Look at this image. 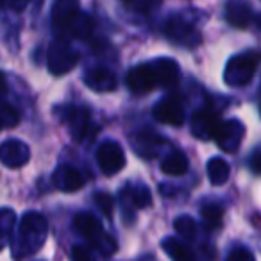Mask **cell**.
<instances>
[{
  "mask_svg": "<svg viewBox=\"0 0 261 261\" xmlns=\"http://www.w3.org/2000/svg\"><path fill=\"white\" fill-rule=\"evenodd\" d=\"M256 25H257V27H259V29H261V13H259V15L256 16Z\"/></svg>",
  "mask_w": 261,
  "mask_h": 261,
  "instance_id": "836d02e7",
  "label": "cell"
},
{
  "mask_svg": "<svg viewBox=\"0 0 261 261\" xmlns=\"http://www.w3.org/2000/svg\"><path fill=\"white\" fill-rule=\"evenodd\" d=\"M97 163L100 170L108 175L118 174L125 167V154L123 149L115 142H106L97 150Z\"/></svg>",
  "mask_w": 261,
  "mask_h": 261,
  "instance_id": "52a82bcc",
  "label": "cell"
},
{
  "mask_svg": "<svg viewBox=\"0 0 261 261\" xmlns=\"http://www.w3.org/2000/svg\"><path fill=\"white\" fill-rule=\"evenodd\" d=\"M254 15L250 6H247L245 2H229L225 6V20H227L231 25L234 27H247L250 22H252Z\"/></svg>",
  "mask_w": 261,
  "mask_h": 261,
  "instance_id": "ac0fdd59",
  "label": "cell"
},
{
  "mask_svg": "<svg viewBox=\"0 0 261 261\" xmlns=\"http://www.w3.org/2000/svg\"><path fill=\"white\" fill-rule=\"evenodd\" d=\"M29 147L20 140H6L0 145V163L8 168H20L29 161Z\"/></svg>",
  "mask_w": 261,
  "mask_h": 261,
  "instance_id": "30bf717a",
  "label": "cell"
},
{
  "mask_svg": "<svg viewBox=\"0 0 261 261\" xmlns=\"http://www.w3.org/2000/svg\"><path fill=\"white\" fill-rule=\"evenodd\" d=\"M161 143H163V140L156 133H152V130H142V133H138L135 136V143L133 145H135L136 154H140L142 158H147V160H152L160 152Z\"/></svg>",
  "mask_w": 261,
  "mask_h": 261,
  "instance_id": "2e32d148",
  "label": "cell"
},
{
  "mask_svg": "<svg viewBox=\"0 0 261 261\" xmlns=\"http://www.w3.org/2000/svg\"><path fill=\"white\" fill-rule=\"evenodd\" d=\"M73 229L79 232L83 238H86L88 242H91L98 250L109 256L115 252L116 245L113 242L111 236H108L102 231V225L98 222L97 217H93L91 213H79L73 218Z\"/></svg>",
  "mask_w": 261,
  "mask_h": 261,
  "instance_id": "3957f363",
  "label": "cell"
},
{
  "mask_svg": "<svg viewBox=\"0 0 261 261\" xmlns=\"http://www.w3.org/2000/svg\"><path fill=\"white\" fill-rule=\"evenodd\" d=\"M161 170L167 175H182L188 172V158L181 150L170 152L161 163Z\"/></svg>",
  "mask_w": 261,
  "mask_h": 261,
  "instance_id": "d6986e66",
  "label": "cell"
},
{
  "mask_svg": "<svg viewBox=\"0 0 261 261\" xmlns=\"http://www.w3.org/2000/svg\"><path fill=\"white\" fill-rule=\"evenodd\" d=\"M0 8H6V2H0Z\"/></svg>",
  "mask_w": 261,
  "mask_h": 261,
  "instance_id": "e575fe53",
  "label": "cell"
},
{
  "mask_svg": "<svg viewBox=\"0 0 261 261\" xmlns=\"http://www.w3.org/2000/svg\"><path fill=\"white\" fill-rule=\"evenodd\" d=\"M8 93V83H6L4 73H0V97Z\"/></svg>",
  "mask_w": 261,
  "mask_h": 261,
  "instance_id": "d6a6232c",
  "label": "cell"
},
{
  "mask_svg": "<svg viewBox=\"0 0 261 261\" xmlns=\"http://www.w3.org/2000/svg\"><path fill=\"white\" fill-rule=\"evenodd\" d=\"M20 122L18 111L8 102L0 100V129L2 127H13Z\"/></svg>",
  "mask_w": 261,
  "mask_h": 261,
  "instance_id": "603a6c76",
  "label": "cell"
},
{
  "mask_svg": "<svg viewBox=\"0 0 261 261\" xmlns=\"http://www.w3.org/2000/svg\"><path fill=\"white\" fill-rule=\"evenodd\" d=\"M13 224H15L13 211L11 210H2V211H0V242H4V240L8 238ZM0 245H2V243H0Z\"/></svg>",
  "mask_w": 261,
  "mask_h": 261,
  "instance_id": "4316f807",
  "label": "cell"
},
{
  "mask_svg": "<svg viewBox=\"0 0 261 261\" xmlns=\"http://www.w3.org/2000/svg\"><path fill=\"white\" fill-rule=\"evenodd\" d=\"M163 33L168 40L175 41L179 45H186V47H195L200 41V34L197 33L195 27L186 22V20L179 18V16L167 20V23L163 27Z\"/></svg>",
  "mask_w": 261,
  "mask_h": 261,
  "instance_id": "8992f818",
  "label": "cell"
},
{
  "mask_svg": "<svg viewBox=\"0 0 261 261\" xmlns=\"http://www.w3.org/2000/svg\"><path fill=\"white\" fill-rule=\"evenodd\" d=\"M72 259L73 261H95V257L86 245H75L72 249Z\"/></svg>",
  "mask_w": 261,
  "mask_h": 261,
  "instance_id": "f546056e",
  "label": "cell"
},
{
  "mask_svg": "<svg viewBox=\"0 0 261 261\" xmlns=\"http://www.w3.org/2000/svg\"><path fill=\"white\" fill-rule=\"evenodd\" d=\"M154 118L160 123H165V125H182L186 120L185 115V108H182V102L179 98L168 97L165 100L158 102L152 109Z\"/></svg>",
  "mask_w": 261,
  "mask_h": 261,
  "instance_id": "ba28073f",
  "label": "cell"
},
{
  "mask_svg": "<svg viewBox=\"0 0 261 261\" xmlns=\"http://www.w3.org/2000/svg\"><path fill=\"white\" fill-rule=\"evenodd\" d=\"M84 83L93 91L108 93V91H113L116 88V77L111 70L98 66V68H91L90 72L84 75Z\"/></svg>",
  "mask_w": 261,
  "mask_h": 261,
  "instance_id": "9a60e30c",
  "label": "cell"
},
{
  "mask_svg": "<svg viewBox=\"0 0 261 261\" xmlns=\"http://www.w3.org/2000/svg\"><path fill=\"white\" fill-rule=\"evenodd\" d=\"M127 86L135 95H145L156 88V79H154L152 68L149 63H142V65H136L129 70Z\"/></svg>",
  "mask_w": 261,
  "mask_h": 261,
  "instance_id": "9c48e42d",
  "label": "cell"
},
{
  "mask_svg": "<svg viewBox=\"0 0 261 261\" xmlns=\"http://www.w3.org/2000/svg\"><path fill=\"white\" fill-rule=\"evenodd\" d=\"M125 8L135 9V11L140 13H150L152 9H156L160 6V2H147V0H130V2H125Z\"/></svg>",
  "mask_w": 261,
  "mask_h": 261,
  "instance_id": "83f0119b",
  "label": "cell"
},
{
  "mask_svg": "<svg viewBox=\"0 0 261 261\" xmlns=\"http://www.w3.org/2000/svg\"><path fill=\"white\" fill-rule=\"evenodd\" d=\"M243 135H245V127L238 120H229V122H222L217 136H215V142L225 152H234L242 143Z\"/></svg>",
  "mask_w": 261,
  "mask_h": 261,
  "instance_id": "8fae6325",
  "label": "cell"
},
{
  "mask_svg": "<svg viewBox=\"0 0 261 261\" xmlns=\"http://www.w3.org/2000/svg\"><path fill=\"white\" fill-rule=\"evenodd\" d=\"M227 261H256V257H254V254L250 252L249 249H245V247H236V249H232L231 252H229Z\"/></svg>",
  "mask_w": 261,
  "mask_h": 261,
  "instance_id": "f1b7e54d",
  "label": "cell"
},
{
  "mask_svg": "<svg viewBox=\"0 0 261 261\" xmlns=\"http://www.w3.org/2000/svg\"><path fill=\"white\" fill-rule=\"evenodd\" d=\"M130 202L135 204L136 207H147L152 204V195H150V190L145 186H140L130 192Z\"/></svg>",
  "mask_w": 261,
  "mask_h": 261,
  "instance_id": "484cf974",
  "label": "cell"
},
{
  "mask_svg": "<svg viewBox=\"0 0 261 261\" xmlns=\"http://www.w3.org/2000/svg\"><path fill=\"white\" fill-rule=\"evenodd\" d=\"M52 182L59 192L72 193L77 192L84 186V177L77 168L70 167V165H61L52 175Z\"/></svg>",
  "mask_w": 261,
  "mask_h": 261,
  "instance_id": "7c38bea8",
  "label": "cell"
},
{
  "mask_svg": "<svg viewBox=\"0 0 261 261\" xmlns=\"http://www.w3.org/2000/svg\"><path fill=\"white\" fill-rule=\"evenodd\" d=\"M77 61H79V56L66 40H56L50 43L47 52V65L54 75L68 73L77 65Z\"/></svg>",
  "mask_w": 261,
  "mask_h": 261,
  "instance_id": "277c9868",
  "label": "cell"
},
{
  "mask_svg": "<svg viewBox=\"0 0 261 261\" xmlns=\"http://www.w3.org/2000/svg\"><path fill=\"white\" fill-rule=\"evenodd\" d=\"M192 133L199 140H215L218 129L222 125V120L218 113H215L210 108H202L193 113L192 116Z\"/></svg>",
  "mask_w": 261,
  "mask_h": 261,
  "instance_id": "5b68a950",
  "label": "cell"
},
{
  "mask_svg": "<svg viewBox=\"0 0 261 261\" xmlns=\"http://www.w3.org/2000/svg\"><path fill=\"white\" fill-rule=\"evenodd\" d=\"M259 63H261V52L257 50H249L245 54H238L234 58H231V61L225 66V73H224L225 83L234 88H242L245 84H249Z\"/></svg>",
  "mask_w": 261,
  "mask_h": 261,
  "instance_id": "7a4b0ae2",
  "label": "cell"
},
{
  "mask_svg": "<svg viewBox=\"0 0 261 261\" xmlns=\"http://www.w3.org/2000/svg\"><path fill=\"white\" fill-rule=\"evenodd\" d=\"M81 15L79 4L77 2H56L54 8H52V23H54L56 29L68 31V27L73 23V20Z\"/></svg>",
  "mask_w": 261,
  "mask_h": 261,
  "instance_id": "5bb4252c",
  "label": "cell"
},
{
  "mask_svg": "<svg viewBox=\"0 0 261 261\" xmlns=\"http://www.w3.org/2000/svg\"><path fill=\"white\" fill-rule=\"evenodd\" d=\"M163 250L170 256L172 261H195V256H193L192 249L175 238H165Z\"/></svg>",
  "mask_w": 261,
  "mask_h": 261,
  "instance_id": "ffe728a7",
  "label": "cell"
},
{
  "mask_svg": "<svg viewBox=\"0 0 261 261\" xmlns=\"http://www.w3.org/2000/svg\"><path fill=\"white\" fill-rule=\"evenodd\" d=\"M200 215H202L204 225H206V229H210V231L218 229L222 225V220H224V210H222V206H217V204H207V206H204Z\"/></svg>",
  "mask_w": 261,
  "mask_h": 261,
  "instance_id": "7402d4cb",
  "label": "cell"
},
{
  "mask_svg": "<svg viewBox=\"0 0 261 261\" xmlns=\"http://www.w3.org/2000/svg\"><path fill=\"white\" fill-rule=\"evenodd\" d=\"M174 227H175V231H177L179 234H181L182 238H186V240H192L193 236H195V232H197V224H195V220H193L192 217L175 218Z\"/></svg>",
  "mask_w": 261,
  "mask_h": 261,
  "instance_id": "cb8c5ba5",
  "label": "cell"
},
{
  "mask_svg": "<svg viewBox=\"0 0 261 261\" xmlns=\"http://www.w3.org/2000/svg\"><path fill=\"white\" fill-rule=\"evenodd\" d=\"M229 165L227 161H224L222 158H211L207 161V177H210L211 185L222 186L227 182L229 179Z\"/></svg>",
  "mask_w": 261,
  "mask_h": 261,
  "instance_id": "44dd1931",
  "label": "cell"
},
{
  "mask_svg": "<svg viewBox=\"0 0 261 261\" xmlns=\"http://www.w3.org/2000/svg\"><path fill=\"white\" fill-rule=\"evenodd\" d=\"M150 68H152L154 79H156V84L160 86H174L179 79V65L174 61V59L168 58H160L154 59L152 63H149Z\"/></svg>",
  "mask_w": 261,
  "mask_h": 261,
  "instance_id": "4fadbf2b",
  "label": "cell"
},
{
  "mask_svg": "<svg viewBox=\"0 0 261 261\" xmlns=\"http://www.w3.org/2000/svg\"><path fill=\"white\" fill-rule=\"evenodd\" d=\"M93 199H95V204L98 206V210L102 211V215L111 218L113 210H115V200H113V197L106 192H97L93 195Z\"/></svg>",
  "mask_w": 261,
  "mask_h": 261,
  "instance_id": "d4e9b609",
  "label": "cell"
},
{
  "mask_svg": "<svg viewBox=\"0 0 261 261\" xmlns=\"http://www.w3.org/2000/svg\"><path fill=\"white\" fill-rule=\"evenodd\" d=\"M6 8L15 9V11H22L27 8V2H6Z\"/></svg>",
  "mask_w": 261,
  "mask_h": 261,
  "instance_id": "1f68e13d",
  "label": "cell"
},
{
  "mask_svg": "<svg viewBox=\"0 0 261 261\" xmlns=\"http://www.w3.org/2000/svg\"><path fill=\"white\" fill-rule=\"evenodd\" d=\"M47 238V220L40 213H27L18 229V254L36 252Z\"/></svg>",
  "mask_w": 261,
  "mask_h": 261,
  "instance_id": "6da1fadb",
  "label": "cell"
},
{
  "mask_svg": "<svg viewBox=\"0 0 261 261\" xmlns=\"http://www.w3.org/2000/svg\"><path fill=\"white\" fill-rule=\"evenodd\" d=\"M66 123L73 138L84 140L88 135V127H90V111L84 108H70L66 115Z\"/></svg>",
  "mask_w": 261,
  "mask_h": 261,
  "instance_id": "e0dca14e",
  "label": "cell"
},
{
  "mask_svg": "<svg viewBox=\"0 0 261 261\" xmlns=\"http://www.w3.org/2000/svg\"><path fill=\"white\" fill-rule=\"evenodd\" d=\"M249 165H250V170H252L254 174H261V150H256V152L252 154Z\"/></svg>",
  "mask_w": 261,
  "mask_h": 261,
  "instance_id": "4dcf8cb0",
  "label": "cell"
}]
</instances>
